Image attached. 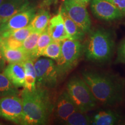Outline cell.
I'll use <instances>...</instances> for the list:
<instances>
[{
	"mask_svg": "<svg viewBox=\"0 0 125 125\" xmlns=\"http://www.w3.org/2000/svg\"><path fill=\"white\" fill-rule=\"evenodd\" d=\"M82 78L90 88L97 103L104 106H114L123 99V84L115 76L85 70Z\"/></svg>",
	"mask_w": 125,
	"mask_h": 125,
	"instance_id": "6da1fadb",
	"label": "cell"
},
{
	"mask_svg": "<svg viewBox=\"0 0 125 125\" xmlns=\"http://www.w3.org/2000/svg\"><path fill=\"white\" fill-rule=\"evenodd\" d=\"M20 97L23 104L22 125H42L49 121L53 105L46 89L36 87L33 91L24 89Z\"/></svg>",
	"mask_w": 125,
	"mask_h": 125,
	"instance_id": "7a4b0ae2",
	"label": "cell"
},
{
	"mask_svg": "<svg viewBox=\"0 0 125 125\" xmlns=\"http://www.w3.org/2000/svg\"><path fill=\"white\" fill-rule=\"evenodd\" d=\"M113 35L104 29L92 31L84 46V52L89 60L103 62L111 59L114 49Z\"/></svg>",
	"mask_w": 125,
	"mask_h": 125,
	"instance_id": "3957f363",
	"label": "cell"
},
{
	"mask_svg": "<svg viewBox=\"0 0 125 125\" xmlns=\"http://www.w3.org/2000/svg\"><path fill=\"white\" fill-rule=\"evenodd\" d=\"M66 90L79 111L87 113L96 107L97 101L82 78H71L67 83Z\"/></svg>",
	"mask_w": 125,
	"mask_h": 125,
	"instance_id": "277c9868",
	"label": "cell"
},
{
	"mask_svg": "<svg viewBox=\"0 0 125 125\" xmlns=\"http://www.w3.org/2000/svg\"><path fill=\"white\" fill-rule=\"evenodd\" d=\"M36 73V86L52 89L62 78L60 70L55 61L48 57H38L34 60Z\"/></svg>",
	"mask_w": 125,
	"mask_h": 125,
	"instance_id": "5b68a950",
	"label": "cell"
},
{
	"mask_svg": "<svg viewBox=\"0 0 125 125\" xmlns=\"http://www.w3.org/2000/svg\"><path fill=\"white\" fill-rule=\"evenodd\" d=\"M84 52V45L81 41L65 39L62 41L61 56L55 61L62 76L76 65Z\"/></svg>",
	"mask_w": 125,
	"mask_h": 125,
	"instance_id": "8992f818",
	"label": "cell"
},
{
	"mask_svg": "<svg viewBox=\"0 0 125 125\" xmlns=\"http://www.w3.org/2000/svg\"><path fill=\"white\" fill-rule=\"evenodd\" d=\"M61 8L85 33L89 32L92 21L86 6L75 0H64Z\"/></svg>",
	"mask_w": 125,
	"mask_h": 125,
	"instance_id": "52a82bcc",
	"label": "cell"
},
{
	"mask_svg": "<svg viewBox=\"0 0 125 125\" xmlns=\"http://www.w3.org/2000/svg\"><path fill=\"white\" fill-rule=\"evenodd\" d=\"M0 117L16 124L22 125L23 111L21 97L13 95L1 97Z\"/></svg>",
	"mask_w": 125,
	"mask_h": 125,
	"instance_id": "ba28073f",
	"label": "cell"
},
{
	"mask_svg": "<svg viewBox=\"0 0 125 125\" xmlns=\"http://www.w3.org/2000/svg\"><path fill=\"white\" fill-rule=\"evenodd\" d=\"M90 9L96 18L105 21L119 19L124 15L107 0H90Z\"/></svg>",
	"mask_w": 125,
	"mask_h": 125,
	"instance_id": "9c48e42d",
	"label": "cell"
},
{
	"mask_svg": "<svg viewBox=\"0 0 125 125\" xmlns=\"http://www.w3.org/2000/svg\"><path fill=\"white\" fill-rule=\"evenodd\" d=\"M37 10L34 7L29 6L12 16L0 25V32L21 29L29 26Z\"/></svg>",
	"mask_w": 125,
	"mask_h": 125,
	"instance_id": "30bf717a",
	"label": "cell"
},
{
	"mask_svg": "<svg viewBox=\"0 0 125 125\" xmlns=\"http://www.w3.org/2000/svg\"><path fill=\"white\" fill-rule=\"evenodd\" d=\"M53 111L55 118L62 123L70 115L78 110L65 90L59 95L56 100L53 106Z\"/></svg>",
	"mask_w": 125,
	"mask_h": 125,
	"instance_id": "8fae6325",
	"label": "cell"
},
{
	"mask_svg": "<svg viewBox=\"0 0 125 125\" xmlns=\"http://www.w3.org/2000/svg\"><path fill=\"white\" fill-rule=\"evenodd\" d=\"M3 74L17 88L24 87L25 70L23 62L10 63L5 67Z\"/></svg>",
	"mask_w": 125,
	"mask_h": 125,
	"instance_id": "7c38bea8",
	"label": "cell"
},
{
	"mask_svg": "<svg viewBox=\"0 0 125 125\" xmlns=\"http://www.w3.org/2000/svg\"><path fill=\"white\" fill-rule=\"evenodd\" d=\"M29 6L28 0H5L3 1L0 5V18L2 19V23Z\"/></svg>",
	"mask_w": 125,
	"mask_h": 125,
	"instance_id": "4fadbf2b",
	"label": "cell"
},
{
	"mask_svg": "<svg viewBox=\"0 0 125 125\" xmlns=\"http://www.w3.org/2000/svg\"><path fill=\"white\" fill-rule=\"evenodd\" d=\"M47 29L53 41H62L65 39H68L60 11L57 15L50 19Z\"/></svg>",
	"mask_w": 125,
	"mask_h": 125,
	"instance_id": "5bb4252c",
	"label": "cell"
},
{
	"mask_svg": "<svg viewBox=\"0 0 125 125\" xmlns=\"http://www.w3.org/2000/svg\"><path fill=\"white\" fill-rule=\"evenodd\" d=\"M121 117L111 110H102L97 112L91 118L92 124L94 125H113L117 124Z\"/></svg>",
	"mask_w": 125,
	"mask_h": 125,
	"instance_id": "9a60e30c",
	"label": "cell"
},
{
	"mask_svg": "<svg viewBox=\"0 0 125 125\" xmlns=\"http://www.w3.org/2000/svg\"><path fill=\"white\" fill-rule=\"evenodd\" d=\"M60 11L63 19L65 29L68 39L82 41L85 37V32L66 15L62 8Z\"/></svg>",
	"mask_w": 125,
	"mask_h": 125,
	"instance_id": "2e32d148",
	"label": "cell"
},
{
	"mask_svg": "<svg viewBox=\"0 0 125 125\" xmlns=\"http://www.w3.org/2000/svg\"><path fill=\"white\" fill-rule=\"evenodd\" d=\"M51 15L49 10L45 8H41L38 12H36L30 25L33 31L41 33L48 27Z\"/></svg>",
	"mask_w": 125,
	"mask_h": 125,
	"instance_id": "e0dca14e",
	"label": "cell"
},
{
	"mask_svg": "<svg viewBox=\"0 0 125 125\" xmlns=\"http://www.w3.org/2000/svg\"><path fill=\"white\" fill-rule=\"evenodd\" d=\"M1 50L5 60L9 63L23 62L30 58L29 54L23 51L21 48L19 49H10L5 46H1Z\"/></svg>",
	"mask_w": 125,
	"mask_h": 125,
	"instance_id": "ac0fdd59",
	"label": "cell"
},
{
	"mask_svg": "<svg viewBox=\"0 0 125 125\" xmlns=\"http://www.w3.org/2000/svg\"><path fill=\"white\" fill-rule=\"evenodd\" d=\"M25 70L24 89L29 91H33L36 89V73L34 65V60L28 59L23 62Z\"/></svg>",
	"mask_w": 125,
	"mask_h": 125,
	"instance_id": "d6986e66",
	"label": "cell"
},
{
	"mask_svg": "<svg viewBox=\"0 0 125 125\" xmlns=\"http://www.w3.org/2000/svg\"><path fill=\"white\" fill-rule=\"evenodd\" d=\"M67 125H87L92 124V120L85 112L76 111L62 123Z\"/></svg>",
	"mask_w": 125,
	"mask_h": 125,
	"instance_id": "ffe728a7",
	"label": "cell"
},
{
	"mask_svg": "<svg viewBox=\"0 0 125 125\" xmlns=\"http://www.w3.org/2000/svg\"><path fill=\"white\" fill-rule=\"evenodd\" d=\"M40 34V32L33 31L22 42L21 49L24 52H26L30 56V58L33 60L34 52H35L37 42H38Z\"/></svg>",
	"mask_w": 125,
	"mask_h": 125,
	"instance_id": "44dd1931",
	"label": "cell"
},
{
	"mask_svg": "<svg viewBox=\"0 0 125 125\" xmlns=\"http://www.w3.org/2000/svg\"><path fill=\"white\" fill-rule=\"evenodd\" d=\"M18 88L12 85L8 78L3 73H0V97L19 95Z\"/></svg>",
	"mask_w": 125,
	"mask_h": 125,
	"instance_id": "7402d4cb",
	"label": "cell"
},
{
	"mask_svg": "<svg viewBox=\"0 0 125 125\" xmlns=\"http://www.w3.org/2000/svg\"><path fill=\"white\" fill-rule=\"evenodd\" d=\"M53 40L52 39L51 35H49L48 29L46 28L44 31L41 33L40 37L38 38L34 54V60L42 56V54L45 48Z\"/></svg>",
	"mask_w": 125,
	"mask_h": 125,
	"instance_id": "603a6c76",
	"label": "cell"
},
{
	"mask_svg": "<svg viewBox=\"0 0 125 125\" xmlns=\"http://www.w3.org/2000/svg\"><path fill=\"white\" fill-rule=\"evenodd\" d=\"M61 51H62V41L53 40L45 48L42 56L56 61L60 58Z\"/></svg>",
	"mask_w": 125,
	"mask_h": 125,
	"instance_id": "cb8c5ba5",
	"label": "cell"
},
{
	"mask_svg": "<svg viewBox=\"0 0 125 125\" xmlns=\"http://www.w3.org/2000/svg\"><path fill=\"white\" fill-rule=\"evenodd\" d=\"M113 4L125 16V0H107Z\"/></svg>",
	"mask_w": 125,
	"mask_h": 125,
	"instance_id": "d4e9b609",
	"label": "cell"
},
{
	"mask_svg": "<svg viewBox=\"0 0 125 125\" xmlns=\"http://www.w3.org/2000/svg\"><path fill=\"white\" fill-rule=\"evenodd\" d=\"M118 62L125 63V40L123 41L118 49Z\"/></svg>",
	"mask_w": 125,
	"mask_h": 125,
	"instance_id": "484cf974",
	"label": "cell"
},
{
	"mask_svg": "<svg viewBox=\"0 0 125 125\" xmlns=\"http://www.w3.org/2000/svg\"><path fill=\"white\" fill-rule=\"evenodd\" d=\"M6 61L3 57V55L1 52V46H0V73H2L4 71L5 67Z\"/></svg>",
	"mask_w": 125,
	"mask_h": 125,
	"instance_id": "4316f807",
	"label": "cell"
},
{
	"mask_svg": "<svg viewBox=\"0 0 125 125\" xmlns=\"http://www.w3.org/2000/svg\"><path fill=\"white\" fill-rule=\"evenodd\" d=\"M75 1H77L78 2L80 3V4L83 5L87 6L89 3L90 2V0H75Z\"/></svg>",
	"mask_w": 125,
	"mask_h": 125,
	"instance_id": "83f0119b",
	"label": "cell"
},
{
	"mask_svg": "<svg viewBox=\"0 0 125 125\" xmlns=\"http://www.w3.org/2000/svg\"><path fill=\"white\" fill-rule=\"evenodd\" d=\"M2 23V19L1 18H0V25H1V24Z\"/></svg>",
	"mask_w": 125,
	"mask_h": 125,
	"instance_id": "f1b7e54d",
	"label": "cell"
},
{
	"mask_svg": "<svg viewBox=\"0 0 125 125\" xmlns=\"http://www.w3.org/2000/svg\"><path fill=\"white\" fill-rule=\"evenodd\" d=\"M3 1H4V0H0V5H1L2 4V3L3 2Z\"/></svg>",
	"mask_w": 125,
	"mask_h": 125,
	"instance_id": "f546056e",
	"label": "cell"
},
{
	"mask_svg": "<svg viewBox=\"0 0 125 125\" xmlns=\"http://www.w3.org/2000/svg\"><path fill=\"white\" fill-rule=\"evenodd\" d=\"M57 1V0H55V2H56V1Z\"/></svg>",
	"mask_w": 125,
	"mask_h": 125,
	"instance_id": "4dcf8cb0",
	"label": "cell"
},
{
	"mask_svg": "<svg viewBox=\"0 0 125 125\" xmlns=\"http://www.w3.org/2000/svg\"><path fill=\"white\" fill-rule=\"evenodd\" d=\"M0 125H1V123H0Z\"/></svg>",
	"mask_w": 125,
	"mask_h": 125,
	"instance_id": "1f68e13d",
	"label": "cell"
}]
</instances>
